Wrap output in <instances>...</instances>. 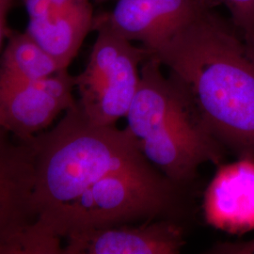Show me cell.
<instances>
[{
    "label": "cell",
    "instance_id": "1",
    "mask_svg": "<svg viewBox=\"0 0 254 254\" xmlns=\"http://www.w3.org/2000/svg\"><path fill=\"white\" fill-rule=\"evenodd\" d=\"M150 54L185 88L219 144L254 159V47L231 20L208 10Z\"/></svg>",
    "mask_w": 254,
    "mask_h": 254
},
{
    "label": "cell",
    "instance_id": "2",
    "mask_svg": "<svg viewBox=\"0 0 254 254\" xmlns=\"http://www.w3.org/2000/svg\"><path fill=\"white\" fill-rule=\"evenodd\" d=\"M28 143L34 154L40 225L57 240L56 219L91 185L115 171L151 165L127 128L91 124L77 102L52 130Z\"/></svg>",
    "mask_w": 254,
    "mask_h": 254
},
{
    "label": "cell",
    "instance_id": "3",
    "mask_svg": "<svg viewBox=\"0 0 254 254\" xmlns=\"http://www.w3.org/2000/svg\"><path fill=\"white\" fill-rule=\"evenodd\" d=\"M153 57L143 62L127 128L146 160L175 185L188 183L202 164L220 165L225 149L210 134L185 88Z\"/></svg>",
    "mask_w": 254,
    "mask_h": 254
},
{
    "label": "cell",
    "instance_id": "4",
    "mask_svg": "<svg viewBox=\"0 0 254 254\" xmlns=\"http://www.w3.org/2000/svg\"><path fill=\"white\" fill-rule=\"evenodd\" d=\"M176 186L152 165L115 171L91 185L58 217L52 233H74L160 218L173 205Z\"/></svg>",
    "mask_w": 254,
    "mask_h": 254
},
{
    "label": "cell",
    "instance_id": "5",
    "mask_svg": "<svg viewBox=\"0 0 254 254\" xmlns=\"http://www.w3.org/2000/svg\"><path fill=\"white\" fill-rule=\"evenodd\" d=\"M97 37L89 62L74 76L77 106L96 126H113L127 116L140 81V68L150 52L109 27L93 24Z\"/></svg>",
    "mask_w": 254,
    "mask_h": 254
},
{
    "label": "cell",
    "instance_id": "6",
    "mask_svg": "<svg viewBox=\"0 0 254 254\" xmlns=\"http://www.w3.org/2000/svg\"><path fill=\"white\" fill-rule=\"evenodd\" d=\"M0 131V254H63L61 241L40 225L32 146Z\"/></svg>",
    "mask_w": 254,
    "mask_h": 254
},
{
    "label": "cell",
    "instance_id": "7",
    "mask_svg": "<svg viewBox=\"0 0 254 254\" xmlns=\"http://www.w3.org/2000/svg\"><path fill=\"white\" fill-rule=\"evenodd\" d=\"M74 76L68 69L32 81L0 78V112L3 127L23 142L49 127L73 106Z\"/></svg>",
    "mask_w": 254,
    "mask_h": 254
},
{
    "label": "cell",
    "instance_id": "8",
    "mask_svg": "<svg viewBox=\"0 0 254 254\" xmlns=\"http://www.w3.org/2000/svg\"><path fill=\"white\" fill-rule=\"evenodd\" d=\"M112 10L95 16L102 24L149 52L218 4L215 0H115Z\"/></svg>",
    "mask_w": 254,
    "mask_h": 254
},
{
    "label": "cell",
    "instance_id": "9",
    "mask_svg": "<svg viewBox=\"0 0 254 254\" xmlns=\"http://www.w3.org/2000/svg\"><path fill=\"white\" fill-rule=\"evenodd\" d=\"M65 241V254H176L186 245L183 229L166 219L85 230Z\"/></svg>",
    "mask_w": 254,
    "mask_h": 254
},
{
    "label": "cell",
    "instance_id": "10",
    "mask_svg": "<svg viewBox=\"0 0 254 254\" xmlns=\"http://www.w3.org/2000/svg\"><path fill=\"white\" fill-rule=\"evenodd\" d=\"M28 15L26 32L60 65L68 69L93 30L91 0H22Z\"/></svg>",
    "mask_w": 254,
    "mask_h": 254
},
{
    "label": "cell",
    "instance_id": "11",
    "mask_svg": "<svg viewBox=\"0 0 254 254\" xmlns=\"http://www.w3.org/2000/svg\"><path fill=\"white\" fill-rule=\"evenodd\" d=\"M203 214L210 226L234 235L254 230V159L219 165L204 193Z\"/></svg>",
    "mask_w": 254,
    "mask_h": 254
},
{
    "label": "cell",
    "instance_id": "12",
    "mask_svg": "<svg viewBox=\"0 0 254 254\" xmlns=\"http://www.w3.org/2000/svg\"><path fill=\"white\" fill-rule=\"evenodd\" d=\"M65 70L27 34L13 32L9 36L0 65V78L32 81Z\"/></svg>",
    "mask_w": 254,
    "mask_h": 254
},
{
    "label": "cell",
    "instance_id": "13",
    "mask_svg": "<svg viewBox=\"0 0 254 254\" xmlns=\"http://www.w3.org/2000/svg\"><path fill=\"white\" fill-rule=\"evenodd\" d=\"M224 4L231 14V22L246 42L254 47V0H215Z\"/></svg>",
    "mask_w": 254,
    "mask_h": 254
},
{
    "label": "cell",
    "instance_id": "14",
    "mask_svg": "<svg viewBox=\"0 0 254 254\" xmlns=\"http://www.w3.org/2000/svg\"><path fill=\"white\" fill-rule=\"evenodd\" d=\"M208 253L218 254H254V238L246 241L220 242L213 246Z\"/></svg>",
    "mask_w": 254,
    "mask_h": 254
},
{
    "label": "cell",
    "instance_id": "15",
    "mask_svg": "<svg viewBox=\"0 0 254 254\" xmlns=\"http://www.w3.org/2000/svg\"><path fill=\"white\" fill-rule=\"evenodd\" d=\"M16 0H0V46L3 41V37L6 34V23L9 9L13 6ZM5 130L3 127V120L0 112V131Z\"/></svg>",
    "mask_w": 254,
    "mask_h": 254
},
{
    "label": "cell",
    "instance_id": "16",
    "mask_svg": "<svg viewBox=\"0 0 254 254\" xmlns=\"http://www.w3.org/2000/svg\"><path fill=\"white\" fill-rule=\"evenodd\" d=\"M97 1H107V0H97Z\"/></svg>",
    "mask_w": 254,
    "mask_h": 254
}]
</instances>
